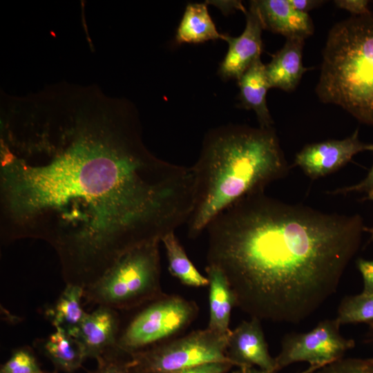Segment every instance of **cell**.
<instances>
[{
    "label": "cell",
    "mask_w": 373,
    "mask_h": 373,
    "mask_svg": "<svg viewBox=\"0 0 373 373\" xmlns=\"http://www.w3.org/2000/svg\"><path fill=\"white\" fill-rule=\"evenodd\" d=\"M241 106L253 110L260 127H272L273 120L267 106L266 95L270 85L267 77L265 65L260 57L256 59L238 81Z\"/></svg>",
    "instance_id": "cell-15"
},
{
    "label": "cell",
    "mask_w": 373,
    "mask_h": 373,
    "mask_svg": "<svg viewBox=\"0 0 373 373\" xmlns=\"http://www.w3.org/2000/svg\"><path fill=\"white\" fill-rule=\"evenodd\" d=\"M372 151L373 144L362 142L358 131L343 140H331L305 146L294 160L311 179L315 180L335 172L347 164L356 154Z\"/></svg>",
    "instance_id": "cell-9"
},
{
    "label": "cell",
    "mask_w": 373,
    "mask_h": 373,
    "mask_svg": "<svg viewBox=\"0 0 373 373\" xmlns=\"http://www.w3.org/2000/svg\"><path fill=\"white\" fill-rule=\"evenodd\" d=\"M39 373H46V372H44L41 371V372H39Z\"/></svg>",
    "instance_id": "cell-34"
},
{
    "label": "cell",
    "mask_w": 373,
    "mask_h": 373,
    "mask_svg": "<svg viewBox=\"0 0 373 373\" xmlns=\"http://www.w3.org/2000/svg\"><path fill=\"white\" fill-rule=\"evenodd\" d=\"M193 167L196 200L186 223L191 238L198 237L224 209L247 195L264 192L289 171L272 127L236 124L209 131Z\"/></svg>",
    "instance_id": "cell-3"
},
{
    "label": "cell",
    "mask_w": 373,
    "mask_h": 373,
    "mask_svg": "<svg viewBox=\"0 0 373 373\" xmlns=\"http://www.w3.org/2000/svg\"><path fill=\"white\" fill-rule=\"evenodd\" d=\"M341 325L335 319H326L305 333L287 334L275 358L277 371L297 362H307L319 368L343 358L355 342L340 334Z\"/></svg>",
    "instance_id": "cell-8"
},
{
    "label": "cell",
    "mask_w": 373,
    "mask_h": 373,
    "mask_svg": "<svg viewBox=\"0 0 373 373\" xmlns=\"http://www.w3.org/2000/svg\"><path fill=\"white\" fill-rule=\"evenodd\" d=\"M370 341L373 345V325H370Z\"/></svg>",
    "instance_id": "cell-32"
},
{
    "label": "cell",
    "mask_w": 373,
    "mask_h": 373,
    "mask_svg": "<svg viewBox=\"0 0 373 373\" xmlns=\"http://www.w3.org/2000/svg\"><path fill=\"white\" fill-rule=\"evenodd\" d=\"M249 8L257 14L263 30L287 38L305 39L314 28L308 13L295 9L289 0H254Z\"/></svg>",
    "instance_id": "cell-13"
},
{
    "label": "cell",
    "mask_w": 373,
    "mask_h": 373,
    "mask_svg": "<svg viewBox=\"0 0 373 373\" xmlns=\"http://www.w3.org/2000/svg\"><path fill=\"white\" fill-rule=\"evenodd\" d=\"M164 244L168 269L171 274L182 284L191 287H204L209 280L194 266L175 234V231L165 235L161 240Z\"/></svg>",
    "instance_id": "cell-20"
},
{
    "label": "cell",
    "mask_w": 373,
    "mask_h": 373,
    "mask_svg": "<svg viewBox=\"0 0 373 373\" xmlns=\"http://www.w3.org/2000/svg\"><path fill=\"white\" fill-rule=\"evenodd\" d=\"M41 371L31 349L23 347L12 352L2 365L0 373H39Z\"/></svg>",
    "instance_id": "cell-22"
},
{
    "label": "cell",
    "mask_w": 373,
    "mask_h": 373,
    "mask_svg": "<svg viewBox=\"0 0 373 373\" xmlns=\"http://www.w3.org/2000/svg\"><path fill=\"white\" fill-rule=\"evenodd\" d=\"M232 373H267L256 367H239L238 370L233 372Z\"/></svg>",
    "instance_id": "cell-30"
},
{
    "label": "cell",
    "mask_w": 373,
    "mask_h": 373,
    "mask_svg": "<svg viewBox=\"0 0 373 373\" xmlns=\"http://www.w3.org/2000/svg\"><path fill=\"white\" fill-rule=\"evenodd\" d=\"M160 242L146 243L123 254L97 282L84 289L86 303L130 309L165 296L160 285Z\"/></svg>",
    "instance_id": "cell-5"
},
{
    "label": "cell",
    "mask_w": 373,
    "mask_h": 373,
    "mask_svg": "<svg viewBox=\"0 0 373 373\" xmlns=\"http://www.w3.org/2000/svg\"><path fill=\"white\" fill-rule=\"evenodd\" d=\"M226 355L233 365L239 367H256L267 373L277 371L275 358L268 350L260 320L255 317L242 321L231 330Z\"/></svg>",
    "instance_id": "cell-10"
},
{
    "label": "cell",
    "mask_w": 373,
    "mask_h": 373,
    "mask_svg": "<svg viewBox=\"0 0 373 373\" xmlns=\"http://www.w3.org/2000/svg\"><path fill=\"white\" fill-rule=\"evenodd\" d=\"M289 1L295 9L305 13L319 7L324 3V1L319 0H289Z\"/></svg>",
    "instance_id": "cell-29"
},
{
    "label": "cell",
    "mask_w": 373,
    "mask_h": 373,
    "mask_svg": "<svg viewBox=\"0 0 373 373\" xmlns=\"http://www.w3.org/2000/svg\"><path fill=\"white\" fill-rule=\"evenodd\" d=\"M315 373H373V358H342Z\"/></svg>",
    "instance_id": "cell-23"
},
{
    "label": "cell",
    "mask_w": 373,
    "mask_h": 373,
    "mask_svg": "<svg viewBox=\"0 0 373 373\" xmlns=\"http://www.w3.org/2000/svg\"><path fill=\"white\" fill-rule=\"evenodd\" d=\"M356 266L363 278L362 291H373V260L359 258L356 261Z\"/></svg>",
    "instance_id": "cell-28"
},
{
    "label": "cell",
    "mask_w": 373,
    "mask_h": 373,
    "mask_svg": "<svg viewBox=\"0 0 373 373\" xmlns=\"http://www.w3.org/2000/svg\"><path fill=\"white\" fill-rule=\"evenodd\" d=\"M363 200H372V201H373V192H370V193H367V195L365 196V198H364L363 199ZM364 230H365V231H367V232H368V233H370L371 234L370 240L372 241L373 240V227L367 228V227H365Z\"/></svg>",
    "instance_id": "cell-31"
},
{
    "label": "cell",
    "mask_w": 373,
    "mask_h": 373,
    "mask_svg": "<svg viewBox=\"0 0 373 373\" xmlns=\"http://www.w3.org/2000/svg\"><path fill=\"white\" fill-rule=\"evenodd\" d=\"M233 365L230 362H213L180 370L162 373H226Z\"/></svg>",
    "instance_id": "cell-25"
},
{
    "label": "cell",
    "mask_w": 373,
    "mask_h": 373,
    "mask_svg": "<svg viewBox=\"0 0 373 373\" xmlns=\"http://www.w3.org/2000/svg\"><path fill=\"white\" fill-rule=\"evenodd\" d=\"M245 14L246 26L242 33L237 37L224 34L223 40L228 43L229 48L218 69L219 75L224 80L238 81L252 63L260 57L262 26L252 8H249Z\"/></svg>",
    "instance_id": "cell-12"
},
{
    "label": "cell",
    "mask_w": 373,
    "mask_h": 373,
    "mask_svg": "<svg viewBox=\"0 0 373 373\" xmlns=\"http://www.w3.org/2000/svg\"><path fill=\"white\" fill-rule=\"evenodd\" d=\"M358 214L325 213L264 192L234 202L207 225V265L226 276L251 318L299 323L336 292L365 231Z\"/></svg>",
    "instance_id": "cell-2"
},
{
    "label": "cell",
    "mask_w": 373,
    "mask_h": 373,
    "mask_svg": "<svg viewBox=\"0 0 373 373\" xmlns=\"http://www.w3.org/2000/svg\"><path fill=\"white\" fill-rule=\"evenodd\" d=\"M230 332L223 334L209 328L196 330L169 343L135 352L130 355L128 364L131 370L162 373L208 363L230 362L226 355Z\"/></svg>",
    "instance_id": "cell-6"
},
{
    "label": "cell",
    "mask_w": 373,
    "mask_h": 373,
    "mask_svg": "<svg viewBox=\"0 0 373 373\" xmlns=\"http://www.w3.org/2000/svg\"><path fill=\"white\" fill-rule=\"evenodd\" d=\"M122 352L115 349L97 360V369L90 373H129L128 363H122L117 358Z\"/></svg>",
    "instance_id": "cell-24"
},
{
    "label": "cell",
    "mask_w": 373,
    "mask_h": 373,
    "mask_svg": "<svg viewBox=\"0 0 373 373\" xmlns=\"http://www.w3.org/2000/svg\"><path fill=\"white\" fill-rule=\"evenodd\" d=\"M316 93L373 126V12L352 16L330 30Z\"/></svg>",
    "instance_id": "cell-4"
},
{
    "label": "cell",
    "mask_w": 373,
    "mask_h": 373,
    "mask_svg": "<svg viewBox=\"0 0 373 373\" xmlns=\"http://www.w3.org/2000/svg\"><path fill=\"white\" fill-rule=\"evenodd\" d=\"M351 192H365L367 193L373 192V164L362 181L354 185L337 189L329 193L346 194Z\"/></svg>",
    "instance_id": "cell-27"
},
{
    "label": "cell",
    "mask_w": 373,
    "mask_h": 373,
    "mask_svg": "<svg viewBox=\"0 0 373 373\" xmlns=\"http://www.w3.org/2000/svg\"><path fill=\"white\" fill-rule=\"evenodd\" d=\"M209 288V329L220 334H229L232 307L236 306L235 297L223 272L214 265L205 268Z\"/></svg>",
    "instance_id": "cell-16"
},
{
    "label": "cell",
    "mask_w": 373,
    "mask_h": 373,
    "mask_svg": "<svg viewBox=\"0 0 373 373\" xmlns=\"http://www.w3.org/2000/svg\"><path fill=\"white\" fill-rule=\"evenodd\" d=\"M37 348L58 370L71 373L79 369L86 358L77 340L61 329L35 342Z\"/></svg>",
    "instance_id": "cell-17"
},
{
    "label": "cell",
    "mask_w": 373,
    "mask_h": 373,
    "mask_svg": "<svg viewBox=\"0 0 373 373\" xmlns=\"http://www.w3.org/2000/svg\"><path fill=\"white\" fill-rule=\"evenodd\" d=\"M304 41L303 38H287L283 48L265 65L271 88H278L287 92L296 88L303 75L309 70L303 64Z\"/></svg>",
    "instance_id": "cell-14"
},
{
    "label": "cell",
    "mask_w": 373,
    "mask_h": 373,
    "mask_svg": "<svg viewBox=\"0 0 373 373\" xmlns=\"http://www.w3.org/2000/svg\"><path fill=\"white\" fill-rule=\"evenodd\" d=\"M336 320L341 325L365 323L373 325V291L361 292L343 299Z\"/></svg>",
    "instance_id": "cell-21"
},
{
    "label": "cell",
    "mask_w": 373,
    "mask_h": 373,
    "mask_svg": "<svg viewBox=\"0 0 373 373\" xmlns=\"http://www.w3.org/2000/svg\"><path fill=\"white\" fill-rule=\"evenodd\" d=\"M335 5L341 9L350 12L354 16H363L372 12L367 0H336Z\"/></svg>",
    "instance_id": "cell-26"
},
{
    "label": "cell",
    "mask_w": 373,
    "mask_h": 373,
    "mask_svg": "<svg viewBox=\"0 0 373 373\" xmlns=\"http://www.w3.org/2000/svg\"><path fill=\"white\" fill-rule=\"evenodd\" d=\"M195 303L164 296L149 303L119 334L116 348L132 354L157 345L185 329L196 317Z\"/></svg>",
    "instance_id": "cell-7"
},
{
    "label": "cell",
    "mask_w": 373,
    "mask_h": 373,
    "mask_svg": "<svg viewBox=\"0 0 373 373\" xmlns=\"http://www.w3.org/2000/svg\"><path fill=\"white\" fill-rule=\"evenodd\" d=\"M134 371V373H150V372H142V371H139V370H133Z\"/></svg>",
    "instance_id": "cell-33"
},
{
    "label": "cell",
    "mask_w": 373,
    "mask_h": 373,
    "mask_svg": "<svg viewBox=\"0 0 373 373\" xmlns=\"http://www.w3.org/2000/svg\"><path fill=\"white\" fill-rule=\"evenodd\" d=\"M84 290L77 285H66L55 302L45 308L44 316L55 329L72 335L79 325L86 314L82 304Z\"/></svg>",
    "instance_id": "cell-18"
},
{
    "label": "cell",
    "mask_w": 373,
    "mask_h": 373,
    "mask_svg": "<svg viewBox=\"0 0 373 373\" xmlns=\"http://www.w3.org/2000/svg\"><path fill=\"white\" fill-rule=\"evenodd\" d=\"M0 236L55 251L66 285L86 288L127 251L161 242L195 207L192 166L154 155L135 106L95 86L23 98L0 131Z\"/></svg>",
    "instance_id": "cell-1"
},
{
    "label": "cell",
    "mask_w": 373,
    "mask_h": 373,
    "mask_svg": "<svg viewBox=\"0 0 373 373\" xmlns=\"http://www.w3.org/2000/svg\"><path fill=\"white\" fill-rule=\"evenodd\" d=\"M119 329L117 310L99 305L92 312H86L71 336L82 347L86 358L98 360L116 348Z\"/></svg>",
    "instance_id": "cell-11"
},
{
    "label": "cell",
    "mask_w": 373,
    "mask_h": 373,
    "mask_svg": "<svg viewBox=\"0 0 373 373\" xmlns=\"http://www.w3.org/2000/svg\"><path fill=\"white\" fill-rule=\"evenodd\" d=\"M218 32L204 3H188L177 29L175 40L179 44H199L209 40L224 39Z\"/></svg>",
    "instance_id": "cell-19"
}]
</instances>
